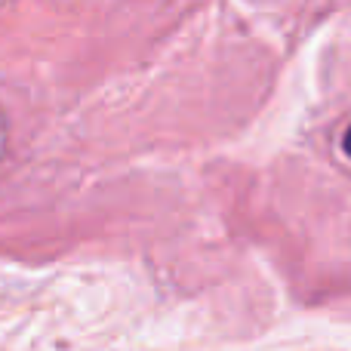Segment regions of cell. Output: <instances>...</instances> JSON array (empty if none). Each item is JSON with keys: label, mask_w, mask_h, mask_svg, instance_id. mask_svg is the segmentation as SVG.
Masks as SVG:
<instances>
[{"label": "cell", "mask_w": 351, "mask_h": 351, "mask_svg": "<svg viewBox=\"0 0 351 351\" xmlns=\"http://www.w3.org/2000/svg\"><path fill=\"white\" fill-rule=\"evenodd\" d=\"M342 152H346L348 158H351V123L346 127V133H342Z\"/></svg>", "instance_id": "cell-1"}]
</instances>
